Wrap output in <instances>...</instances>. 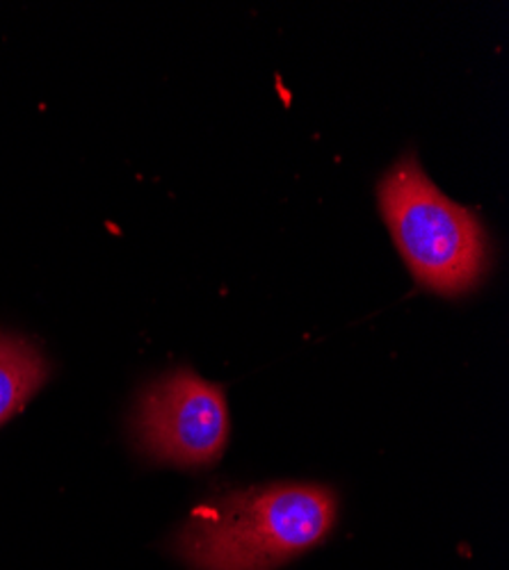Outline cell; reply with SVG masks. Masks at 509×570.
<instances>
[{
  "instance_id": "cell-3",
  "label": "cell",
  "mask_w": 509,
  "mask_h": 570,
  "mask_svg": "<svg viewBox=\"0 0 509 570\" xmlns=\"http://www.w3.org/2000/svg\"><path fill=\"white\" fill-rule=\"evenodd\" d=\"M133 432L156 461L180 468L213 465L228 441L224 391L193 370H176L143 393Z\"/></svg>"
},
{
  "instance_id": "cell-4",
  "label": "cell",
  "mask_w": 509,
  "mask_h": 570,
  "mask_svg": "<svg viewBox=\"0 0 509 570\" xmlns=\"http://www.w3.org/2000/svg\"><path fill=\"white\" fill-rule=\"evenodd\" d=\"M49 376L43 356L23 338L0 336V424L14 417Z\"/></svg>"
},
{
  "instance_id": "cell-1",
  "label": "cell",
  "mask_w": 509,
  "mask_h": 570,
  "mask_svg": "<svg viewBox=\"0 0 509 570\" xmlns=\"http://www.w3.org/2000/svg\"><path fill=\"white\" fill-rule=\"evenodd\" d=\"M336 493L320 484H270L202 502L176 537L195 570H272L327 539Z\"/></svg>"
},
{
  "instance_id": "cell-2",
  "label": "cell",
  "mask_w": 509,
  "mask_h": 570,
  "mask_svg": "<svg viewBox=\"0 0 509 570\" xmlns=\"http://www.w3.org/2000/svg\"><path fill=\"white\" fill-rule=\"evenodd\" d=\"M382 217L423 288L459 297L478 288L491 249L480 217L448 199L415 156L395 163L378 187Z\"/></svg>"
}]
</instances>
